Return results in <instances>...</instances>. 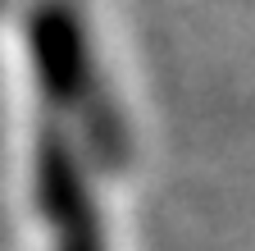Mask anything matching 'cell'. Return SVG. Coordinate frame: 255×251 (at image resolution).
Segmentation results:
<instances>
[{"instance_id": "1", "label": "cell", "mask_w": 255, "mask_h": 251, "mask_svg": "<svg viewBox=\"0 0 255 251\" xmlns=\"http://www.w3.org/2000/svg\"><path fill=\"white\" fill-rule=\"evenodd\" d=\"M37 192H41V215L55 229V251H105L101 247V219H96V206L87 197V178L59 142L41 146Z\"/></svg>"}]
</instances>
